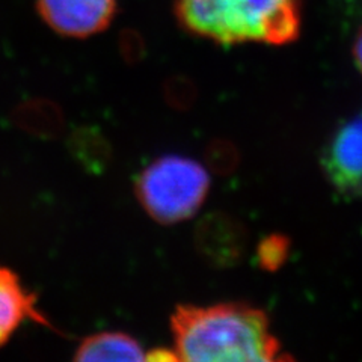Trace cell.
<instances>
[{
	"label": "cell",
	"mask_w": 362,
	"mask_h": 362,
	"mask_svg": "<svg viewBox=\"0 0 362 362\" xmlns=\"http://www.w3.org/2000/svg\"><path fill=\"white\" fill-rule=\"evenodd\" d=\"M354 58L359 68V71L362 73V29L359 30L358 37L355 40V44H354Z\"/></svg>",
	"instance_id": "obj_9"
},
{
	"label": "cell",
	"mask_w": 362,
	"mask_h": 362,
	"mask_svg": "<svg viewBox=\"0 0 362 362\" xmlns=\"http://www.w3.org/2000/svg\"><path fill=\"white\" fill-rule=\"evenodd\" d=\"M186 30L222 45L288 44L299 37L298 0H177Z\"/></svg>",
	"instance_id": "obj_2"
},
{
	"label": "cell",
	"mask_w": 362,
	"mask_h": 362,
	"mask_svg": "<svg viewBox=\"0 0 362 362\" xmlns=\"http://www.w3.org/2000/svg\"><path fill=\"white\" fill-rule=\"evenodd\" d=\"M76 361H142L144 347L124 332H100L89 335L76 349Z\"/></svg>",
	"instance_id": "obj_7"
},
{
	"label": "cell",
	"mask_w": 362,
	"mask_h": 362,
	"mask_svg": "<svg viewBox=\"0 0 362 362\" xmlns=\"http://www.w3.org/2000/svg\"><path fill=\"white\" fill-rule=\"evenodd\" d=\"M290 254V242L287 237L272 234L258 246V263L263 269L275 272L287 262Z\"/></svg>",
	"instance_id": "obj_8"
},
{
	"label": "cell",
	"mask_w": 362,
	"mask_h": 362,
	"mask_svg": "<svg viewBox=\"0 0 362 362\" xmlns=\"http://www.w3.org/2000/svg\"><path fill=\"white\" fill-rule=\"evenodd\" d=\"M28 319L44 322L35 308V298L23 287L13 270L0 266V346Z\"/></svg>",
	"instance_id": "obj_6"
},
{
	"label": "cell",
	"mask_w": 362,
	"mask_h": 362,
	"mask_svg": "<svg viewBox=\"0 0 362 362\" xmlns=\"http://www.w3.org/2000/svg\"><path fill=\"white\" fill-rule=\"evenodd\" d=\"M322 166L339 197H362V112L335 132L325 148Z\"/></svg>",
	"instance_id": "obj_4"
},
{
	"label": "cell",
	"mask_w": 362,
	"mask_h": 362,
	"mask_svg": "<svg viewBox=\"0 0 362 362\" xmlns=\"http://www.w3.org/2000/svg\"><path fill=\"white\" fill-rule=\"evenodd\" d=\"M45 25L70 38H88L103 32L115 16L117 0H37Z\"/></svg>",
	"instance_id": "obj_5"
},
{
	"label": "cell",
	"mask_w": 362,
	"mask_h": 362,
	"mask_svg": "<svg viewBox=\"0 0 362 362\" xmlns=\"http://www.w3.org/2000/svg\"><path fill=\"white\" fill-rule=\"evenodd\" d=\"M210 189L207 169L187 157L166 156L146 166L136 181V197L160 223H177L194 216Z\"/></svg>",
	"instance_id": "obj_3"
},
{
	"label": "cell",
	"mask_w": 362,
	"mask_h": 362,
	"mask_svg": "<svg viewBox=\"0 0 362 362\" xmlns=\"http://www.w3.org/2000/svg\"><path fill=\"white\" fill-rule=\"evenodd\" d=\"M174 354L190 362H272L288 359L263 310L246 303L180 305L171 315Z\"/></svg>",
	"instance_id": "obj_1"
}]
</instances>
